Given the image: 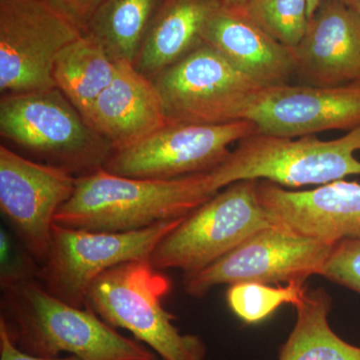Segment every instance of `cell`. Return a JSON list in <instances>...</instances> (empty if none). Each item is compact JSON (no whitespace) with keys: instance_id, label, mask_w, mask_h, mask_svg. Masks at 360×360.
I'll return each instance as SVG.
<instances>
[{"instance_id":"obj_1","label":"cell","mask_w":360,"mask_h":360,"mask_svg":"<svg viewBox=\"0 0 360 360\" xmlns=\"http://www.w3.org/2000/svg\"><path fill=\"white\" fill-rule=\"evenodd\" d=\"M1 283L0 321L26 354L82 360H158L153 350L125 338L91 310L51 295L37 277Z\"/></svg>"},{"instance_id":"obj_2","label":"cell","mask_w":360,"mask_h":360,"mask_svg":"<svg viewBox=\"0 0 360 360\" xmlns=\"http://www.w3.org/2000/svg\"><path fill=\"white\" fill-rule=\"evenodd\" d=\"M217 193L210 172L139 179L101 168L77 177L75 191L56 212L54 224L87 231H139L186 217Z\"/></svg>"},{"instance_id":"obj_3","label":"cell","mask_w":360,"mask_h":360,"mask_svg":"<svg viewBox=\"0 0 360 360\" xmlns=\"http://www.w3.org/2000/svg\"><path fill=\"white\" fill-rule=\"evenodd\" d=\"M172 283L150 259L131 260L108 269L90 285L85 307L113 328L129 330L163 360H205V342L184 335L162 300Z\"/></svg>"},{"instance_id":"obj_4","label":"cell","mask_w":360,"mask_h":360,"mask_svg":"<svg viewBox=\"0 0 360 360\" xmlns=\"http://www.w3.org/2000/svg\"><path fill=\"white\" fill-rule=\"evenodd\" d=\"M210 172L220 191L241 180H266L283 187L324 186L360 175V125L345 136L322 141L314 135L290 137L251 134Z\"/></svg>"},{"instance_id":"obj_5","label":"cell","mask_w":360,"mask_h":360,"mask_svg":"<svg viewBox=\"0 0 360 360\" xmlns=\"http://www.w3.org/2000/svg\"><path fill=\"white\" fill-rule=\"evenodd\" d=\"M0 134L77 177L103 168L113 153L58 87L1 96Z\"/></svg>"},{"instance_id":"obj_6","label":"cell","mask_w":360,"mask_h":360,"mask_svg":"<svg viewBox=\"0 0 360 360\" xmlns=\"http://www.w3.org/2000/svg\"><path fill=\"white\" fill-rule=\"evenodd\" d=\"M257 184L258 180L234 182L188 213L156 245L151 264L191 276L274 224L258 200Z\"/></svg>"},{"instance_id":"obj_7","label":"cell","mask_w":360,"mask_h":360,"mask_svg":"<svg viewBox=\"0 0 360 360\" xmlns=\"http://www.w3.org/2000/svg\"><path fill=\"white\" fill-rule=\"evenodd\" d=\"M182 219L127 232L87 231L54 224L49 255L37 278L51 295L84 309L87 291L97 277L124 262L150 259L156 245Z\"/></svg>"},{"instance_id":"obj_8","label":"cell","mask_w":360,"mask_h":360,"mask_svg":"<svg viewBox=\"0 0 360 360\" xmlns=\"http://www.w3.org/2000/svg\"><path fill=\"white\" fill-rule=\"evenodd\" d=\"M168 123L224 124L245 120L262 84L201 44L155 78Z\"/></svg>"},{"instance_id":"obj_9","label":"cell","mask_w":360,"mask_h":360,"mask_svg":"<svg viewBox=\"0 0 360 360\" xmlns=\"http://www.w3.org/2000/svg\"><path fill=\"white\" fill-rule=\"evenodd\" d=\"M333 243L302 236L272 224L205 269L184 276L187 295L201 298L221 284L305 283L321 276Z\"/></svg>"},{"instance_id":"obj_10","label":"cell","mask_w":360,"mask_h":360,"mask_svg":"<svg viewBox=\"0 0 360 360\" xmlns=\"http://www.w3.org/2000/svg\"><path fill=\"white\" fill-rule=\"evenodd\" d=\"M84 33L47 0H0V91L56 89L60 52Z\"/></svg>"},{"instance_id":"obj_11","label":"cell","mask_w":360,"mask_h":360,"mask_svg":"<svg viewBox=\"0 0 360 360\" xmlns=\"http://www.w3.org/2000/svg\"><path fill=\"white\" fill-rule=\"evenodd\" d=\"M250 120L224 124L167 123L131 148L116 151L103 169L118 176L174 179L210 172L224 162L229 146L257 134Z\"/></svg>"},{"instance_id":"obj_12","label":"cell","mask_w":360,"mask_h":360,"mask_svg":"<svg viewBox=\"0 0 360 360\" xmlns=\"http://www.w3.org/2000/svg\"><path fill=\"white\" fill-rule=\"evenodd\" d=\"M75 181L77 176L68 170L0 146V210L39 266L49 255L54 217L72 195Z\"/></svg>"},{"instance_id":"obj_13","label":"cell","mask_w":360,"mask_h":360,"mask_svg":"<svg viewBox=\"0 0 360 360\" xmlns=\"http://www.w3.org/2000/svg\"><path fill=\"white\" fill-rule=\"evenodd\" d=\"M245 120L255 123L259 134L290 139L330 130L350 131L360 125V84L264 87Z\"/></svg>"},{"instance_id":"obj_14","label":"cell","mask_w":360,"mask_h":360,"mask_svg":"<svg viewBox=\"0 0 360 360\" xmlns=\"http://www.w3.org/2000/svg\"><path fill=\"white\" fill-rule=\"evenodd\" d=\"M260 205L274 224L335 243L360 238V184L336 180L310 191H288L258 180Z\"/></svg>"},{"instance_id":"obj_15","label":"cell","mask_w":360,"mask_h":360,"mask_svg":"<svg viewBox=\"0 0 360 360\" xmlns=\"http://www.w3.org/2000/svg\"><path fill=\"white\" fill-rule=\"evenodd\" d=\"M290 51L295 75L307 85L360 84V14L341 0H321Z\"/></svg>"},{"instance_id":"obj_16","label":"cell","mask_w":360,"mask_h":360,"mask_svg":"<svg viewBox=\"0 0 360 360\" xmlns=\"http://www.w3.org/2000/svg\"><path fill=\"white\" fill-rule=\"evenodd\" d=\"M86 122L113 153L131 148L167 124L155 82L132 63H117L115 77L96 99Z\"/></svg>"},{"instance_id":"obj_17","label":"cell","mask_w":360,"mask_h":360,"mask_svg":"<svg viewBox=\"0 0 360 360\" xmlns=\"http://www.w3.org/2000/svg\"><path fill=\"white\" fill-rule=\"evenodd\" d=\"M201 39L262 86L288 84L295 75L290 49L270 37L240 7L220 4L205 20Z\"/></svg>"},{"instance_id":"obj_18","label":"cell","mask_w":360,"mask_h":360,"mask_svg":"<svg viewBox=\"0 0 360 360\" xmlns=\"http://www.w3.org/2000/svg\"><path fill=\"white\" fill-rule=\"evenodd\" d=\"M220 0H160L134 68L150 79L202 44L201 30Z\"/></svg>"},{"instance_id":"obj_19","label":"cell","mask_w":360,"mask_h":360,"mask_svg":"<svg viewBox=\"0 0 360 360\" xmlns=\"http://www.w3.org/2000/svg\"><path fill=\"white\" fill-rule=\"evenodd\" d=\"M296 322L279 349L278 360H360V347L329 326L331 298L322 288L307 290L295 305Z\"/></svg>"},{"instance_id":"obj_20","label":"cell","mask_w":360,"mask_h":360,"mask_svg":"<svg viewBox=\"0 0 360 360\" xmlns=\"http://www.w3.org/2000/svg\"><path fill=\"white\" fill-rule=\"evenodd\" d=\"M113 63L96 40L84 34L59 54L53 68L56 87L86 120L99 96L115 77Z\"/></svg>"},{"instance_id":"obj_21","label":"cell","mask_w":360,"mask_h":360,"mask_svg":"<svg viewBox=\"0 0 360 360\" xmlns=\"http://www.w3.org/2000/svg\"><path fill=\"white\" fill-rule=\"evenodd\" d=\"M160 0H106L84 34L96 40L115 63H135Z\"/></svg>"},{"instance_id":"obj_22","label":"cell","mask_w":360,"mask_h":360,"mask_svg":"<svg viewBox=\"0 0 360 360\" xmlns=\"http://www.w3.org/2000/svg\"><path fill=\"white\" fill-rule=\"evenodd\" d=\"M304 283L272 288L269 284L243 283L231 285L226 298L229 309L248 324L264 321L285 304L295 307L307 293Z\"/></svg>"},{"instance_id":"obj_23","label":"cell","mask_w":360,"mask_h":360,"mask_svg":"<svg viewBox=\"0 0 360 360\" xmlns=\"http://www.w3.org/2000/svg\"><path fill=\"white\" fill-rule=\"evenodd\" d=\"M240 8L270 37L290 49L300 44L309 25L307 0H250Z\"/></svg>"},{"instance_id":"obj_24","label":"cell","mask_w":360,"mask_h":360,"mask_svg":"<svg viewBox=\"0 0 360 360\" xmlns=\"http://www.w3.org/2000/svg\"><path fill=\"white\" fill-rule=\"evenodd\" d=\"M321 276L360 295V238L335 243Z\"/></svg>"},{"instance_id":"obj_25","label":"cell","mask_w":360,"mask_h":360,"mask_svg":"<svg viewBox=\"0 0 360 360\" xmlns=\"http://www.w3.org/2000/svg\"><path fill=\"white\" fill-rule=\"evenodd\" d=\"M47 1L84 34L92 16L106 0H47Z\"/></svg>"},{"instance_id":"obj_26","label":"cell","mask_w":360,"mask_h":360,"mask_svg":"<svg viewBox=\"0 0 360 360\" xmlns=\"http://www.w3.org/2000/svg\"><path fill=\"white\" fill-rule=\"evenodd\" d=\"M0 360H82L75 355L65 357H40L28 354L22 352L15 345L8 333L4 322L0 321Z\"/></svg>"},{"instance_id":"obj_27","label":"cell","mask_w":360,"mask_h":360,"mask_svg":"<svg viewBox=\"0 0 360 360\" xmlns=\"http://www.w3.org/2000/svg\"><path fill=\"white\" fill-rule=\"evenodd\" d=\"M221 4L229 7H243L248 4L250 0H220Z\"/></svg>"},{"instance_id":"obj_28","label":"cell","mask_w":360,"mask_h":360,"mask_svg":"<svg viewBox=\"0 0 360 360\" xmlns=\"http://www.w3.org/2000/svg\"><path fill=\"white\" fill-rule=\"evenodd\" d=\"M321 0H307V11H309V18H311L312 14L316 11L317 6L321 4Z\"/></svg>"},{"instance_id":"obj_29","label":"cell","mask_w":360,"mask_h":360,"mask_svg":"<svg viewBox=\"0 0 360 360\" xmlns=\"http://www.w3.org/2000/svg\"><path fill=\"white\" fill-rule=\"evenodd\" d=\"M341 1L345 2L347 6L360 14V0H341Z\"/></svg>"}]
</instances>
